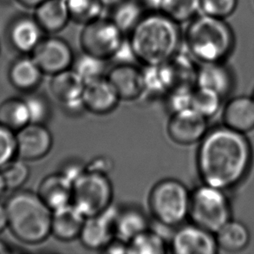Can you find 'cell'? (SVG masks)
Returning <instances> with one entry per match:
<instances>
[{
    "label": "cell",
    "instance_id": "42",
    "mask_svg": "<svg viewBox=\"0 0 254 254\" xmlns=\"http://www.w3.org/2000/svg\"><path fill=\"white\" fill-rule=\"evenodd\" d=\"M17 1H18L21 4H23L24 6L35 9V8L38 7L39 4H41L43 2H45V0H17Z\"/></svg>",
    "mask_w": 254,
    "mask_h": 254
},
{
    "label": "cell",
    "instance_id": "38",
    "mask_svg": "<svg viewBox=\"0 0 254 254\" xmlns=\"http://www.w3.org/2000/svg\"><path fill=\"white\" fill-rule=\"evenodd\" d=\"M85 170L86 164L78 161H69L68 163L63 165L62 169L59 172L74 182Z\"/></svg>",
    "mask_w": 254,
    "mask_h": 254
},
{
    "label": "cell",
    "instance_id": "31",
    "mask_svg": "<svg viewBox=\"0 0 254 254\" xmlns=\"http://www.w3.org/2000/svg\"><path fill=\"white\" fill-rule=\"evenodd\" d=\"M70 19L83 24L102 17L104 9L100 0H65Z\"/></svg>",
    "mask_w": 254,
    "mask_h": 254
},
{
    "label": "cell",
    "instance_id": "41",
    "mask_svg": "<svg viewBox=\"0 0 254 254\" xmlns=\"http://www.w3.org/2000/svg\"><path fill=\"white\" fill-rule=\"evenodd\" d=\"M7 227V216L4 205L0 204V233Z\"/></svg>",
    "mask_w": 254,
    "mask_h": 254
},
{
    "label": "cell",
    "instance_id": "22",
    "mask_svg": "<svg viewBox=\"0 0 254 254\" xmlns=\"http://www.w3.org/2000/svg\"><path fill=\"white\" fill-rule=\"evenodd\" d=\"M224 122L227 127L241 133L254 128V100L253 97L239 96L231 100L225 107Z\"/></svg>",
    "mask_w": 254,
    "mask_h": 254
},
{
    "label": "cell",
    "instance_id": "11",
    "mask_svg": "<svg viewBox=\"0 0 254 254\" xmlns=\"http://www.w3.org/2000/svg\"><path fill=\"white\" fill-rule=\"evenodd\" d=\"M207 118L192 108L172 114L167 133L179 145H192L202 140L208 131Z\"/></svg>",
    "mask_w": 254,
    "mask_h": 254
},
{
    "label": "cell",
    "instance_id": "17",
    "mask_svg": "<svg viewBox=\"0 0 254 254\" xmlns=\"http://www.w3.org/2000/svg\"><path fill=\"white\" fill-rule=\"evenodd\" d=\"M73 182L58 172L45 176L38 186L40 199L52 211L72 202Z\"/></svg>",
    "mask_w": 254,
    "mask_h": 254
},
{
    "label": "cell",
    "instance_id": "37",
    "mask_svg": "<svg viewBox=\"0 0 254 254\" xmlns=\"http://www.w3.org/2000/svg\"><path fill=\"white\" fill-rule=\"evenodd\" d=\"M16 157V133L0 125V169Z\"/></svg>",
    "mask_w": 254,
    "mask_h": 254
},
{
    "label": "cell",
    "instance_id": "9",
    "mask_svg": "<svg viewBox=\"0 0 254 254\" xmlns=\"http://www.w3.org/2000/svg\"><path fill=\"white\" fill-rule=\"evenodd\" d=\"M31 56L43 73L51 76L72 68L76 59L71 45L55 35L43 38Z\"/></svg>",
    "mask_w": 254,
    "mask_h": 254
},
{
    "label": "cell",
    "instance_id": "34",
    "mask_svg": "<svg viewBox=\"0 0 254 254\" xmlns=\"http://www.w3.org/2000/svg\"><path fill=\"white\" fill-rule=\"evenodd\" d=\"M27 105L30 124H45L52 117V106L43 95L36 94L24 99Z\"/></svg>",
    "mask_w": 254,
    "mask_h": 254
},
{
    "label": "cell",
    "instance_id": "18",
    "mask_svg": "<svg viewBox=\"0 0 254 254\" xmlns=\"http://www.w3.org/2000/svg\"><path fill=\"white\" fill-rule=\"evenodd\" d=\"M85 219V215L72 203L52 211V236L64 242L78 239Z\"/></svg>",
    "mask_w": 254,
    "mask_h": 254
},
{
    "label": "cell",
    "instance_id": "7",
    "mask_svg": "<svg viewBox=\"0 0 254 254\" xmlns=\"http://www.w3.org/2000/svg\"><path fill=\"white\" fill-rule=\"evenodd\" d=\"M127 43V36L110 17H100L83 24L79 34L83 53L104 61L117 59Z\"/></svg>",
    "mask_w": 254,
    "mask_h": 254
},
{
    "label": "cell",
    "instance_id": "46",
    "mask_svg": "<svg viewBox=\"0 0 254 254\" xmlns=\"http://www.w3.org/2000/svg\"><path fill=\"white\" fill-rule=\"evenodd\" d=\"M253 98H254V96H253Z\"/></svg>",
    "mask_w": 254,
    "mask_h": 254
},
{
    "label": "cell",
    "instance_id": "10",
    "mask_svg": "<svg viewBox=\"0 0 254 254\" xmlns=\"http://www.w3.org/2000/svg\"><path fill=\"white\" fill-rule=\"evenodd\" d=\"M118 207L113 204L96 215L86 217L78 239L84 248L103 251L116 236V221Z\"/></svg>",
    "mask_w": 254,
    "mask_h": 254
},
{
    "label": "cell",
    "instance_id": "33",
    "mask_svg": "<svg viewBox=\"0 0 254 254\" xmlns=\"http://www.w3.org/2000/svg\"><path fill=\"white\" fill-rule=\"evenodd\" d=\"M222 96L213 90L197 87L192 90L191 108L209 119L220 110Z\"/></svg>",
    "mask_w": 254,
    "mask_h": 254
},
{
    "label": "cell",
    "instance_id": "35",
    "mask_svg": "<svg viewBox=\"0 0 254 254\" xmlns=\"http://www.w3.org/2000/svg\"><path fill=\"white\" fill-rule=\"evenodd\" d=\"M193 89L176 88L168 92L165 96L166 105L171 115L191 108Z\"/></svg>",
    "mask_w": 254,
    "mask_h": 254
},
{
    "label": "cell",
    "instance_id": "23",
    "mask_svg": "<svg viewBox=\"0 0 254 254\" xmlns=\"http://www.w3.org/2000/svg\"><path fill=\"white\" fill-rule=\"evenodd\" d=\"M44 75L31 56L17 59L10 66L8 76L15 89L31 92L40 85Z\"/></svg>",
    "mask_w": 254,
    "mask_h": 254
},
{
    "label": "cell",
    "instance_id": "13",
    "mask_svg": "<svg viewBox=\"0 0 254 254\" xmlns=\"http://www.w3.org/2000/svg\"><path fill=\"white\" fill-rule=\"evenodd\" d=\"M84 87L85 83L72 68L53 75L49 83L52 96L70 114L85 110L82 100Z\"/></svg>",
    "mask_w": 254,
    "mask_h": 254
},
{
    "label": "cell",
    "instance_id": "36",
    "mask_svg": "<svg viewBox=\"0 0 254 254\" xmlns=\"http://www.w3.org/2000/svg\"><path fill=\"white\" fill-rule=\"evenodd\" d=\"M238 0H200L203 13L225 19L234 13Z\"/></svg>",
    "mask_w": 254,
    "mask_h": 254
},
{
    "label": "cell",
    "instance_id": "28",
    "mask_svg": "<svg viewBox=\"0 0 254 254\" xmlns=\"http://www.w3.org/2000/svg\"><path fill=\"white\" fill-rule=\"evenodd\" d=\"M158 10L177 24H185L199 15L200 0H162Z\"/></svg>",
    "mask_w": 254,
    "mask_h": 254
},
{
    "label": "cell",
    "instance_id": "3",
    "mask_svg": "<svg viewBox=\"0 0 254 254\" xmlns=\"http://www.w3.org/2000/svg\"><path fill=\"white\" fill-rule=\"evenodd\" d=\"M7 227L17 241L27 245L43 243L52 235V211L37 192L17 190L4 204Z\"/></svg>",
    "mask_w": 254,
    "mask_h": 254
},
{
    "label": "cell",
    "instance_id": "5",
    "mask_svg": "<svg viewBox=\"0 0 254 254\" xmlns=\"http://www.w3.org/2000/svg\"><path fill=\"white\" fill-rule=\"evenodd\" d=\"M191 192L182 182L168 178L157 182L148 195V207L160 225L180 227L189 218Z\"/></svg>",
    "mask_w": 254,
    "mask_h": 254
},
{
    "label": "cell",
    "instance_id": "4",
    "mask_svg": "<svg viewBox=\"0 0 254 254\" xmlns=\"http://www.w3.org/2000/svg\"><path fill=\"white\" fill-rule=\"evenodd\" d=\"M183 41L189 55L200 64L222 63L232 52L234 37L224 19L203 13L188 23Z\"/></svg>",
    "mask_w": 254,
    "mask_h": 254
},
{
    "label": "cell",
    "instance_id": "12",
    "mask_svg": "<svg viewBox=\"0 0 254 254\" xmlns=\"http://www.w3.org/2000/svg\"><path fill=\"white\" fill-rule=\"evenodd\" d=\"M170 248L176 254H214L219 249L215 234L192 222L175 230Z\"/></svg>",
    "mask_w": 254,
    "mask_h": 254
},
{
    "label": "cell",
    "instance_id": "21",
    "mask_svg": "<svg viewBox=\"0 0 254 254\" xmlns=\"http://www.w3.org/2000/svg\"><path fill=\"white\" fill-rule=\"evenodd\" d=\"M149 228V220L143 210L135 206L118 207L116 221V236L124 242H129Z\"/></svg>",
    "mask_w": 254,
    "mask_h": 254
},
{
    "label": "cell",
    "instance_id": "16",
    "mask_svg": "<svg viewBox=\"0 0 254 254\" xmlns=\"http://www.w3.org/2000/svg\"><path fill=\"white\" fill-rule=\"evenodd\" d=\"M82 100L85 110L95 115L110 113L121 102L116 89L106 76L86 83Z\"/></svg>",
    "mask_w": 254,
    "mask_h": 254
},
{
    "label": "cell",
    "instance_id": "15",
    "mask_svg": "<svg viewBox=\"0 0 254 254\" xmlns=\"http://www.w3.org/2000/svg\"><path fill=\"white\" fill-rule=\"evenodd\" d=\"M106 77L121 101H134L144 95L143 71L133 63H117L108 69Z\"/></svg>",
    "mask_w": 254,
    "mask_h": 254
},
{
    "label": "cell",
    "instance_id": "8",
    "mask_svg": "<svg viewBox=\"0 0 254 254\" xmlns=\"http://www.w3.org/2000/svg\"><path fill=\"white\" fill-rule=\"evenodd\" d=\"M113 185L108 175L87 170L73 182L72 204L86 217L102 213L112 205Z\"/></svg>",
    "mask_w": 254,
    "mask_h": 254
},
{
    "label": "cell",
    "instance_id": "20",
    "mask_svg": "<svg viewBox=\"0 0 254 254\" xmlns=\"http://www.w3.org/2000/svg\"><path fill=\"white\" fill-rule=\"evenodd\" d=\"M196 86L211 89L224 98L230 93L233 78L222 63H203L197 69Z\"/></svg>",
    "mask_w": 254,
    "mask_h": 254
},
{
    "label": "cell",
    "instance_id": "25",
    "mask_svg": "<svg viewBox=\"0 0 254 254\" xmlns=\"http://www.w3.org/2000/svg\"><path fill=\"white\" fill-rule=\"evenodd\" d=\"M218 248L228 253L244 250L250 241L248 227L237 220L231 219L215 234Z\"/></svg>",
    "mask_w": 254,
    "mask_h": 254
},
{
    "label": "cell",
    "instance_id": "24",
    "mask_svg": "<svg viewBox=\"0 0 254 254\" xmlns=\"http://www.w3.org/2000/svg\"><path fill=\"white\" fill-rule=\"evenodd\" d=\"M44 32L35 17H21L10 29V41L18 52L31 54L44 38Z\"/></svg>",
    "mask_w": 254,
    "mask_h": 254
},
{
    "label": "cell",
    "instance_id": "30",
    "mask_svg": "<svg viewBox=\"0 0 254 254\" xmlns=\"http://www.w3.org/2000/svg\"><path fill=\"white\" fill-rule=\"evenodd\" d=\"M0 177L5 190L17 191L22 189L30 177V169L26 162L14 158L0 169Z\"/></svg>",
    "mask_w": 254,
    "mask_h": 254
},
{
    "label": "cell",
    "instance_id": "40",
    "mask_svg": "<svg viewBox=\"0 0 254 254\" xmlns=\"http://www.w3.org/2000/svg\"><path fill=\"white\" fill-rule=\"evenodd\" d=\"M148 10H158L162 0H140Z\"/></svg>",
    "mask_w": 254,
    "mask_h": 254
},
{
    "label": "cell",
    "instance_id": "6",
    "mask_svg": "<svg viewBox=\"0 0 254 254\" xmlns=\"http://www.w3.org/2000/svg\"><path fill=\"white\" fill-rule=\"evenodd\" d=\"M223 189L203 185L191 192L189 218L191 222L216 234L231 220V206Z\"/></svg>",
    "mask_w": 254,
    "mask_h": 254
},
{
    "label": "cell",
    "instance_id": "39",
    "mask_svg": "<svg viewBox=\"0 0 254 254\" xmlns=\"http://www.w3.org/2000/svg\"><path fill=\"white\" fill-rule=\"evenodd\" d=\"M112 166H113V162L110 158L105 156H99L93 159L91 162L86 164V169L108 175V173L111 171Z\"/></svg>",
    "mask_w": 254,
    "mask_h": 254
},
{
    "label": "cell",
    "instance_id": "45",
    "mask_svg": "<svg viewBox=\"0 0 254 254\" xmlns=\"http://www.w3.org/2000/svg\"><path fill=\"white\" fill-rule=\"evenodd\" d=\"M4 191H5V188H4V185H3L2 179L0 177V196L2 195V193H3Z\"/></svg>",
    "mask_w": 254,
    "mask_h": 254
},
{
    "label": "cell",
    "instance_id": "1",
    "mask_svg": "<svg viewBox=\"0 0 254 254\" xmlns=\"http://www.w3.org/2000/svg\"><path fill=\"white\" fill-rule=\"evenodd\" d=\"M199 142L197 168L203 183L226 190L245 178L252 148L244 133L225 125L207 131Z\"/></svg>",
    "mask_w": 254,
    "mask_h": 254
},
{
    "label": "cell",
    "instance_id": "19",
    "mask_svg": "<svg viewBox=\"0 0 254 254\" xmlns=\"http://www.w3.org/2000/svg\"><path fill=\"white\" fill-rule=\"evenodd\" d=\"M34 17L43 31L52 35L64 31L71 21L65 0H45L35 8Z\"/></svg>",
    "mask_w": 254,
    "mask_h": 254
},
{
    "label": "cell",
    "instance_id": "14",
    "mask_svg": "<svg viewBox=\"0 0 254 254\" xmlns=\"http://www.w3.org/2000/svg\"><path fill=\"white\" fill-rule=\"evenodd\" d=\"M17 157L25 162L44 158L52 150L53 136L45 124H29L16 133Z\"/></svg>",
    "mask_w": 254,
    "mask_h": 254
},
{
    "label": "cell",
    "instance_id": "26",
    "mask_svg": "<svg viewBox=\"0 0 254 254\" xmlns=\"http://www.w3.org/2000/svg\"><path fill=\"white\" fill-rule=\"evenodd\" d=\"M110 10L109 17L126 36L148 11L140 0H124Z\"/></svg>",
    "mask_w": 254,
    "mask_h": 254
},
{
    "label": "cell",
    "instance_id": "44",
    "mask_svg": "<svg viewBox=\"0 0 254 254\" xmlns=\"http://www.w3.org/2000/svg\"><path fill=\"white\" fill-rule=\"evenodd\" d=\"M9 253V248L3 241L0 240V254H5Z\"/></svg>",
    "mask_w": 254,
    "mask_h": 254
},
{
    "label": "cell",
    "instance_id": "2",
    "mask_svg": "<svg viewBox=\"0 0 254 254\" xmlns=\"http://www.w3.org/2000/svg\"><path fill=\"white\" fill-rule=\"evenodd\" d=\"M180 25L160 10H148L127 36L134 61L143 67L158 66L174 58L183 39Z\"/></svg>",
    "mask_w": 254,
    "mask_h": 254
},
{
    "label": "cell",
    "instance_id": "29",
    "mask_svg": "<svg viewBox=\"0 0 254 254\" xmlns=\"http://www.w3.org/2000/svg\"><path fill=\"white\" fill-rule=\"evenodd\" d=\"M167 253V244L161 234L148 230L127 242V254H163Z\"/></svg>",
    "mask_w": 254,
    "mask_h": 254
},
{
    "label": "cell",
    "instance_id": "32",
    "mask_svg": "<svg viewBox=\"0 0 254 254\" xmlns=\"http://www.w3.org/2000/svg\"><path fill=\"white\" fill-rule=\"evenodd\" d=\"M72 69L76 71L86 83L106 76L107 61L83 53L75 59Z\"/></svg>",
    "mask_w": 254,
    "mask_h": 254
},
{
    "label": "cell",
    "instance_id": "43",
    "mask_svg": "<svg viewBox=\"0 0 254 254\" xmlns=\"http://www.w3.org/2000/svg\"><path fill=\"white\" fill-rule=\"evenodd\" d=\"M123 1H124V0H100V2L103 4L104 9L107 8L109 10L113 8L114 6H116L118 3H120Z\"/></svg>",
    "mask_w": 254,
    "mask_h": 254
},
{
    "label": "cell",
    "instance_id": "27",
    "mask_svg": "<svg viewBox=\"0 0 254 254\" xmlns=\"http://www.w3.org/2000/svg\"><path fill=\"white\" fill-rule=\"evenodd\" d=\"M30 124V116L24 99L9 98L0 103V125L17 133Z\"/></svg>",
    "mask_w": 254,
    "mask_h": 254
}]
</instances>
